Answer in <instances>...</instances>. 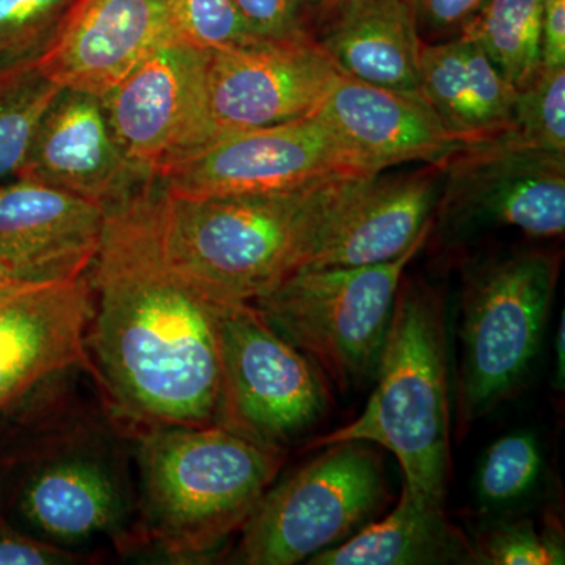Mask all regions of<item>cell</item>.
I'll return each instance as SVG.
<instances>
[{
	"label": "cell",
	"instance_id": "obj_2",
	"mask_svg": "<svg viewBox=\"0 0 565 565\" xmlns=\"http://www.w3.org/2000/svg\"><path fill=\"white\" fill-rule=\"evenodd\" d=\"M76 366L55 375L0 418L10 427L7 505L18 527L51 544L87 552L109 542L120 553L143 546L134 433L99 390L79 392Z\"/></svg>",
	"mask_w": 565,
	"mask_h": 565
},
{
	"label": "cell",
	"instance_id": "obj_30",
	"mask_svg": "<svg viewBox=\"0 0 565 565\" xmlns=\"http://www.w3.org/2000/svg\"><path fill=\"white\" fill-rule=\"evenodd\" d=\"M330 0H236L253 35L281 41L313 36L315 22Z\"/></svg>",
	"mask_w": 565,
	"mask_h": 565
},
{
	"label": "cell",
	"instance_id": "obj_25",
	"mask_svg": "<svg viewBox=\"0 0 565 565\" xmlns=\"http://www.w3.org/2000/svg\"><path fill=\"white\" fill-rule=\"evenodd\" d=\"M76 0H0V77L36 66Z\"/></svg>",
	"mask_w": 565,
	"mask_h": 565
},
{
	"label": "cell",
	"instance_id": "obj_33",
	"mask_svg": "<svg viewBox=\"0 0 565 565\" xmlns=\"http://www.w3.org/2000/svg\"><path fill=\"white\" fill-rule=\"evenodd\" d=\"M542 66H565V0H541Z\"/></svg>",
	"mask_w": 565,
	"mask_h": 565
},
{
	"label": "cell",
	"instance_id": "obj_3",
	"mask_svg": "<svg viewBox=\"0 0 565 565\" xmlns=\"http://www.w3.org/2000/svg\"><path fill=\"white\" fill-rule=\"evenodd\" d=\"M359 178L289 192L181 196L156 177L145 203L172 269L212 300L253 303L303 266Z\"/></svg>",
	"mask_w": 565,
	"mask_h": 565
},
{
	"label": "cell",
	"instance_id": "obj_9",
	"mask_svg": "<svg viewBox=\"0 0 565 565\" xmlns=\"http://www.w3.org/2000/svg\"><path fill=\"white\" fill-rule=\"evenodd\" d=\"M221 397L215 426L285 449L330 411L329 379L253 303L212 300Z\"/></svg>",
	"mask_w": 565,
	"mask_h": 565
},
{
	"label": "cell",
	"instance_id": "obj_5",
	"mask_svg": "<svg viewBox=\"0 0 565 565\" xmlns=\"http://www.w3.org/2000/svg\"><path fill=\"white\" fill-rule=\"evenodd\" d=\"M362 414L311 449L366 441L388 449L412 497L446 504L451 478L448 333L445 296L422 278L403 277Z\"/></svg>",
	"mask_w": 565,
	"mask_h": 565
},
{
	"label": "cell",
	"instance_id": "obj_21",
	"mask_svg": "<svg viewBox=\"0 0 565 565\" xmlns=\"http://www.w3.org/2000/svg\"><path fill=\"white\" fill-rule=\"evenodd\" d=\"M419 92L465 147L486 143L514 128L516 90L470 36L423 43Z\"/></svg>",
	"mask_w": 565,
	"mask_h": 565
},
{
	"label": "cell",
	"instance_id": "obj_4",
	"mask_svg": "<svg viewBox=\"0 0 565 565\" xmlns=\"http://www.w3.org/2000/svg\"><path fill=\"white\" fill-rule=\"evenodd\" d=\"M134 459L143 546L195 563L243 530L286 452L215 424L152 426L134 430Z\"/></svg>",
	"mask_w": 565,
	"mask_h": 565
},
{
	"label": "cell",
	"instance_id": "obj_10",
	"mask_svg": "<svg viewBox=\"0 0 565 565\" xmlns=\"http://www.w3.org/2000/svg\"><path fill=\"white\" fill-rule=\"evenodd\" d=\"M362 159L318 111L211 141L158 174L181 196L299 191L340 178L371 177Z\"/></svg>",
	"mask_w": 565,
	"mask_h": 565
},
{
	"label": "cell",
	"instance_id": "obj_12",
	"mask_svg": "<svg viewBox=\"0 0 565 565\" xmlns=\"http://www.w3.org/2000/svg\"><path fill=\"white\" fill-rule=\"evenodd\" d=\"M125 154L158 177L212 141L207 51L170 44L103 96Z\"/></svg>",
	"mask_w": 565,
	"mask_h": 565
},
{
	"label": "cell",
	"instance_id": "obj_18",
	"mask_svg": "<svg viewBox=\"0 0 565 565\" xmlns=\"http://www.w3.org/2000/svg\"><path fill=\"white\" fill-rule=\"evenodd\" d=\"M107 212L98 204L11 174L0 178V259L22 280H73L102 247Z\"/></svg>",
	"mask_w": 565,
	"mask_h": 565
},
{
	"label": "cell",
	"instance_id": "obj_32",
	"mask_svg": "<svg viewBox=\"0 0 565 565\" xmlns=\"http://www.w3.org/2000/svg\"><path fill=\"white\" fill-rule=\"evenodd\" d=\"M419 35H460L486 0H404Z\"/></svg>",
	"mask_w": 565,
	"mask_h": 565
},
{
	"label": "cell",
	"instance_id": "obj_34",
	"mask_svg": "<svg viewBox=\"0 0 565 565\" xmlns=\"http://www.w3.org/2000/svg\"><path fill=\"white\" fill-rule=\"evenodd\" d=\"M555 352H556V366H555V384L557 388H564L565 377V316L564 311H561V321L556 330L555 340Z\"/></svg>",
	"mask_w": 565,
	"mask_h": 565
},
{
	"label": "cell",
	"instance_id": "obj_27",
	"mask_svg": "<svg viewBox=\"0 0 565 565\" xmlns=\"http://www.w3.org/2000/svg\"><path fill=\"white\" fill-rule=\"evenodd\" d=\"M515 143L565 154V66H542L534 79L516 92Z\"/></svg>",
	"mask_w": 565,
	"mask_h": 565
},
{
	"label": "cell",
	"instance_id": "obj_22",
	"mask_svg": "<svg viewBox=\"0 0 565 565\" xmlns=\"http://www.w3.org/2000/svg\"><path fill=\"white\" fill-rule=\"evenodd\" d=\"M310 565L479 564L478 550L446 515L444 505L416 500L403 486L396 508L367 523L332 548L307 561Z\"/></svg>",
	"mask_w": 565,
	"mask_h": 565
},
{
	"label": "cell",
	"instance_id": "obj_31",
	"mask_svg": "<svg viewBox=\"0 0 565 565\" xmlns=\"http://www.w3.org/2000/svg\"><path fill=\"white\" fill-rule=\"evenodd\" d=\"M93 559L99 556L51 544L0 515V565L90 564Z\"/></svg>",
	"mask_w": 565,
	"mask_h": 565
},
{
	"label": "cell",
	"instance_id": "obj_24",
	"mask_svg": "<svg viewBox=\"0 0 565 565\" xmlns=\"http://www.w3.org/2000/svg\"><path fill=\"white\" fill-rule=\"evenodd\" d=\"M57 92L39 66L0 77V178L20 172L41 115Z\"/></svg>",
	"mask_w": 565,
	"mask_h": 565
},
{
	"label": "cell",
	"instance_id": "obj_1",
	"mask_svg": "<svg viewBox=\"0 0 565 565\" xmlns=\"http://www.w3.org/2000/svg\"><path fill=\"white\" fill-rule=\"evenodd\" d=\"M148 189L107 214L102 247L87 270L92 374L132 433L214 426L221 355L212 299L163 259L148 221Z\"/></svg>",
	"mask_w": 565,
	"mask_h": 565
},
{
	"label": "cell",
	"instance_id": "obj_19",
	"mask_svg": "<svg viewBox=\"0 0 565 565\" xmlns=\"http://www.w3.org/2000/svg\"><path fill=\"white\" fill-rule=\"evenodd\" d=\"M316 111L371 173L404 162L441 167L465 147L419 90L382 87L340 74Z\"/></svg>",
	"mask_w": 565,
	"mask_h": 565
},
{
	"label": "cell",
	"instance_id": "obj_14",
	"mask_svg": "<svg viewBox=\"0 0 565 565\" xmlns=\"http://www.w3.org/2000/svg\"><path fill=\"white\" fill-rule=\"evenodd\" d=\"M17 174L88 200L107 214L156 180L121 150L102 96L70 88H58L41 115Z\"/></svg>",
	"mask_w": 565,
	"mask_h": 565
},
{
	"label": "cell",
	"instance_id": "obj_6",
	"mask_svg": "<svg viewBox=\"0 0 565 565\" xmlns=\"http://www.w3.org/2000/svg\"><path fill=\"white\" fill-rule=\"evenodd\" d=\"M559 258L544 250L497 253L468 264L460 294L457 434L522 388L544 337Z\"/></svg>",
	"mask_w": 565,
	"mask_h": 565
},
{
	"label": "cell",
	"instance_id": "obj_20",
	"mask_svg": "<svg viewBox=\"0 0 565 565\" xmlns=\"http://www.w3.org/2000/svg\"><path fill=\"white\" fill-rule=\"evenodd\" d=\"M311 35L344 76L419 90L424 41L404 0H330Z\"/></svg>",
	"mask_w": 565,
	"mask_h": 565
},
{
	"label": "cell",
	"instance_id": "obj_16",
	"mask_svg": "<svg viewBox=\"0 0 565 565\" xmlns=\"http://www.w3.org/2000/svg\"><path fill=\"white\" fill-rule=\"evenodd\" d=\"M92 311L87 274L73 280L24 282L0 292V418L55 375L90 367Z\"/></svg>",
	"mask_w": 565,
	"mask_h": 565
},
{
	"label": "cell",
	"instance_id": "obj_7",
	"mask_svg": "<svg viewBox=\"0 0 565 565\" xmlns=\"http://www.w3.org/2000/svg\"><path fill=\"white\" fill-rule=\"evenodd\" d=\"M416 244L390 263L300 267L255 300L256 310L341 392L373 382Z\"/></svg>",
	"mask_w": 565,
	"mask_h": 565
},
{
	"label": "cell",
	"instance_id": "obj_15",
	"mask_svg": "<svg viewBox=\"0 0 565 565\" xmlns=\"http://www.w3.org/2000/svg\"><path fill=\"white\" fill-rule=\"evenodd\" d=\"M170 44H182L174 0H76L36 66L58 88L103 98Z\"/></svg>",
	"mask_w": 565,
	"mask_h": 565
},
{
	"label": "cell",
	"instance_id": "obj_17",
	"mask_svg": "<svg viewBox=\"0 0 565 565\" xmlns=\"http://www.w3.org/2000/svg\"><path fill=\"white\" fill-rule=\"evenodd\" d=\"M444 167L359 178L302 267H353L394 262L434 232Z\"/></svg>",
	"mask_w": 565,
	"mask_h": 565
},
{
	"label": "cell",
	"instance_id": "obj_35",
	"mask_svg": "<svg viewBox=\"0 0 565 565\" xmlns=\"http://www.w3.org/2000/svg\"><path fill=\"white\" fill-rule=\"evenodd\" d=\"M24 282H33L22 280L20 275L14 273L13 269L9 266V264L3 263L0 259V292L7 291V289L14 288V286L24 285Z\"/></svg>",
	"mask_w": 565,
	"mask_h": 565
},
{
	"label": "cell",
	"instance_id": "obj_26",
	"mask_svg": "<svg viewBox=\"0 0 565 565\" xmlns=\"http://www.w3.org/2000/svg\"><path fill=\"white\" fill-rule=\"evenodd\" d=\"M542 470V451L537 437L515 433L498 438L478 470L476 494L486 511L508 508L533 490Z\"/></svg>",
	"mask_w": 565,
	"mask_h": 565
},
{
	"label": "cell",
	"instance_id": "obj_28",
	"mask_svg": "<svg viewBox=\"0 0 565 565\" xmlns=\"http://www.w3.org/2000/svg\"><path fill=\"white\" fill-rule=\"evenodd\" d=\"M182 44L203 51L228 50L259 41L236 0H174Z\"/></svg>",
	"mask_w": 565,
	"mask_h": 565
},
{
	"label": "cell",
	"instance_id": "obj_13",
	"mask_svg": "<svg viewBox=\"0 0 565 565\" xmlns=\"http://www.w3.org/2000/svg\"><path fill=\"white\" fill-rule=\"evenodd\" d=\"M340 74L313 36L207 51L212 141L313 114Z\"/></svg>",
	"mask_w": 565,
	"mask_h": 565
},
{
	"label": "cell",
	"instance_id": "obj_8",
	"mask_svg": "<svg viewBox=\"0 0 565 565\" xmlns=\"http://www.w3.org/2000/svg\"><path fill=\"white\" fill-rule=\"evenodd\" d=\"M322 449L264 492L230 564L303 563L351 537L384 508L388 482L373 445L343 441Z\"/></svg>",
	"mask_w": 565,
	"mask_h": 565
},
{
	"label": "cell",
	"instance_id": "obj_23",
	"mask_svg": "<svg viewBox=\"0 0 565 565\" xmlns=\"http://www.w3.org/2000/svg\"><path fill=\"white\" fill-rule=\"evenodd\" d=\"M462 33L481 46L516 92L542 68L541 0H486Z\"/></svg>",
	"mask_w": 565,
	"mask_h": 565
},
{
	"label": "cell",
	"instance_id": "obj_11",
	"mask_svg": "<svg viewBox=\"0 0 565 565\" xmlns=\"http://www.w3.org/2000/svg\"><path fill=\"white\" fill-rule=\"evenodd\" d=\"M441 167L434 217L445 241L498 226L542 239L563 236L565 154L522 147L504 134L460 148Z\"/></svg>",
	"mask_w": 565,
	"mask_h": 565
},
{
	"label": "cell",
	"instance_id": "obj_29",
	"mask_svg": "<svg viewBox=\"0 0 565 565\" xmlns=\"http://www.w3.org/2000/svg\"><path fill=\"white\" fill-rule=\"evenodd\" d=\"M479 564H564V546L553 535L537 533L531 520L503 522L475 544Z\"/></svg>",
	"mask_w": 565,
	"mask_h": 565
}]
</instances>
